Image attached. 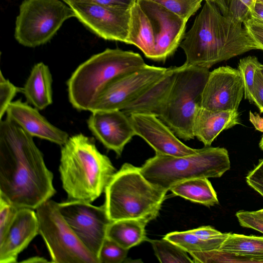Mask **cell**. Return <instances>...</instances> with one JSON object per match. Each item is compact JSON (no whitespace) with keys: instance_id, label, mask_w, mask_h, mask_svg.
Instances as JSON below:
<instances>
[{"instance_id":"7dc6e473","label":"cell","mask_w":263,"mask_h":263,"mask_svg":"<svg viewBox=\"0 0 263 263\" xmlns=\"http://www.w3.org/2000/svg\"><path fill=\"white\" fill-rule=\"evenodd\" d=\"M257 1H259V2H262V3H263V0H257Z\"/></svg>"},{"instance_id":"f546056e","label":"cell","mask_w":263,"mask_h":263,"mask_svg":"<svg viewBox=\"0 0 263 263\" xmlns=\"http://www.w3.org/2000/svg\"><path fill=\"white\" fill-rule=\"evenodd\" d=\"M128 250L114 241L106 238L100 249L98 259L100 263H121L124 262Z\"/></svg>"},{"instance_id":"1f68e13d","label":"cell","mask_w":263,"mask_h":263,"mask_svg":"<svg viewBox=\"0 0 263 263\" xmlns=\"http://www.w3.org/2000/svg\"><path fill=\"white\" fill-rule=\"evenodd\" d=\"M18 208L0 196V240L6 235Z\"/></svg>"},{"instance_id":"52a82bcc","label":"cell","mask_w":263,"mask_h":263,"mask_svg":"<svg viewBox=\"0 0 263 263\" xmlns=\"http://www.w3.org/2000/svg\"><path fill=\"white\" fill-rule=\"evenodd\" d=\"M175 79L158 118L177 137L184 140L195 138L193 125L201 107L202 94L209 69L183 65L175 67Z\"/></svg>"},{"instance_id":"6da1fadb","label":"cell","mask_w":263,"mask_h":263,"mask_svg":"<svg viewBox=\"0 0 263 263\" xmlns=\"http://www.w3.org/2000/svg\"><path fill=\"white\" fill-rule=\"evenodd\" d=\"M33 137L7 118L0 122V196L20 208L36 210L56 193Z\"/></svg>"},{"instance_id":"83f0119b","label":"cell","mask_w":263,"mask_h":263,"mask_svg":"<svg viewBox=\"0 0 263 263\" xmlns=\"http://www.w3.org/2000/svg\"><path fill=\"white\" fill-rule=\"evenodd\" d=\"M260 64L256 57L251 55L241 59L238 63V69L244 82L245 98L251 103H253L252 92L255 72Z\"/></svg>"},{"instance_id":"7402d4cb","label":"cell","mask_w":263,"mask_h":263,"mask_svg":"<svg viewBox=\"0 0 263 263\" xmlns=\"http://www.w3.org/2000/svg\"><path fill=\"white\" fill-rule=\"evenodd\" d=\"M126 44L140 49L145 57L154 60L155 33L152 22L136 2L130 9V20Z\"/></svg>"},{"instance_id":"f6af8a7d","label":"cell","mask_w":263,"mask_h":263,"mask_svg":"<svg viewBox=\"0 0 263 263\" xmlns=\"http://www.w3.org/2000/svg\"><path fill=\"white\" fill-rule=\"evenodd\" d=\"M259 147L263 151V135L259 142Z\"/></svg>"},{"instance_id":"8d00e7d4","label":"cell","mask_w":263,"mask_h":263,"mask_svg":"<svg viewBox=\"0 0 263 263\" xmlns=\"http://www.w3.org/2000/svg\"><path fill=\"white\" fill-rule=\"evenodd\" d=\"M252 98L253 103L263 112V76L258 68L255 72Z\"/></svg>"},{"instance_id":"ee69618b","label":"cell","mask_w":263,"mask_h":263,"mask_svg":"<svg viewBox=\"0 0 263 263\" xmlns=\"http://www.w3.org/2000/svg\"><path fill=\"white\" fill-rule=\"evenodd\" d=\"M255 213L263 219V209L255 211Z\"/></svg>"},{"instance_id":"ba28073f","label":"cell","mask_w":263,"mask_h":263,"mask_svg":"<svg viewBox=\"0 0 263 263\" xmlns=\"http://www.w3.org/2000/svg\"><path fill=\"white\" fill-rule=\"evenodd\" d=\"M39 234L54 263H100L82 243L60 212L58 203L45 202L36 209Z\"/></svg>"},{"instance_id":"bcb514c9","label":"cell","mask_w":263,"mask_h":263,"mask_svg":"<svg viewBox=\"0 0 263 263\" xmlns=\"http://www.w3.org/2000/svg\"><path fill=\"white\" fill-rule=\"evenodd\" d=\"M258 69L260 70V72L261 73L262 75L263 76V64H260L258 67Z\"/></svg>"},{"instance_id":"f35d334b","label":"cell","mask_w":263,"mask_h":263,"mask_svg":"<svg viewBox=\"0 0 263 263\" xmlns=\"http://www.w3.org/2000/svg\"><path fill=\"white\" fill-rule=\"evenodd\" d=\"M243 25L258 44L259 49L263 50V25L249 18L243 23Z\"/></svg>"},{"instance_id":"f1b7e54d","label":"cell","mask_w":263,"mask_h":263,"mask_svg":"<svg viewBox=\"0 0 263 263\" xmlns=\"http://www.w3.org/2000/svg\"><path fill=\"white\" fill-rule=\"evenodd\" d=\"M177 14L187 22L200 8L204 0H151Z\"/></svg>"},{"instance_id":"5b68a950","label":"cell","mask_w":263,"mask_h":263,"mask_svg":"<svg viewBox=\"0 0 263 263\" xmlns=\"http://www.w3.org/2000/svg\"><path fill=\"white\" fill-rule=\"evenodd\" d=\"M146 65L138 53L107 48L82 63L72 73L67 82L69 101L76 109L90 111L111 81Z\"/></svg>"},{"instance_id":"d4e9b609","label":"cell","mask_w":263,"mask_h":263,"mask_svg":"<svg viewBox=\"0 0 263 263\" xmlns=\"http://www.w3.org/2000/svg\"><path fill=\"white\" fill-rule=\"evenodd\" d=\"M219 250L263 262V236L230 233Z\"/></svg>"},{"instance_id":"d6a6232c","label":"cell","mask_w":263,"mask_h":263,"mask_svg":"<svg viewBox=\"0 0 263 263\" xmlns=\"http://www.w3.org/2000/svg\"><path fill=\"white\" fill-rule=\"evenodd\" d=\"M22 89L17 87L8 80L5 79L1 71L0 76V118L2 120L3 115L17 92Z\"/></svg>"},{"instance_id":"4fadbf2b","label":"cell","mask_w":263,"mask_h":263,"mask_svg":"<svg viewBox=\"0 0 263 263\" xmlns=\"http://www.w3.org/2000/svg\"><path fill=\"white\" fill-rule=\"evenodd\" d=\"M244 92L239 70L229 66H220L210 72L202 94L201 107L237 111Z\"/></svg>"},{"instance_id":"4316f807","label":"cell","mask_w":263,"mask_h":263,"mask_svg":"<svg viewBox=\"0 0 263 263\" xmlns=\"http://www.w3.org/2000/svg\"><path fill=\"white\" fill-rule=\"evenodd\" d=\"M147 241L151 243L155 254L160 262H194L185 251L167 239L163 238L158 240L148 238Z\"/></svg>"},{"instance_id":"7bdbcfd3","label":"cell","mask_w":263,"mask_h":263,"mask_svg":"<svg viewBox=\"0 0 263 263\" xmlns=\"http://www.w3.org/2000/svg\"><path fill=\"white\" fill-rule=\"evenodd\" d=\"M24 262H48L45 258L39 256L33 257L22 261Z\"/></svg>"},{"instance_id":"30bf717a","label":"cell","mask_w":263,"mask_h":263,"mask_svg":"<svg viewBox=\"0 0 263 263\" xmlns=\"http://www.w3.org/2000/svg\"><path fill=\"white\" fill-rule=\"evenodd\" d=\"M58 206L80 240L98 258L111 222L104 204L99 206L89 202L68 199L58 203Z\"/></svg>"},{"instance_id":"e575fe53","label":"cell","mask_w":263,"mask_h":263,"mask_svg":"<svg viewBox=\"0 0 263 263\" xmlns=\"http://www.w3.org/2000/svg\"><path fill=\"white\" fill-rule=\"evenodd\" d=\"M248 185L263 197V159L246 177Z\"/></svg>"},{"instance_id":"d6986e66","label":"cell","mask_w":263,"mask_h":263,"mask_svg":"<svg viewBox=\"0 0 263 263\" xmlns=\"http://www.w3.org/2000/svg\"><path fill=\"white\" fill-rule=\"evenodd\" d=\"M239 124L238 110H212L201 107L194 118L193 133L205 146H210L222 131Z\"/></svg>"},{"instance_id":"7c38bea8","label":"cell","mask_w":263,"mask_h":263,"mask_svg":"<svg viewBox=\"0 0 263 263\" xmlns=\"http://www.w3.org/2000/svg\"><path fill=\"white\" fill-rule=\"evenodd\" d=\"M77 17L99 36L126 43L130 20V9L111 7L86 2L68 4Z\"/></svg>"},{"instance_id":"b9f144b4","label":"cell","mask_w":263,"mask_h":263,"mask_svg":"<svg viewBox=\"0 0 263 263\" xmlns=\"http://www.w3.org/2000/svg\"><path fill=\"white\" fill-rule=\"evenodd\" d=\"M215 4L221 13L225 16H228V9L225 0H204Z\"/></svg>"},{"instance_id":"2e32d148","label":"cell","mask_w":263,"mask_h":263,"mask_svg":"<svg viewBox=\"0 0 263 263\" xmlns=\"http://www.w3.org/2000/svg\"><path fill=\"white\" fill-rule=\"evenodd\" d=\"M87 120L89 130L108 149L120 156L135 136L129 117L121 110H96Z\"/></svg>"},{"instance_id":"c3c4849f","label":"cell","mask_w":263,"mask_h":263,"mask_svg":"<svg viewBox=\"0 0 263 263\" xmlns=\"http://www.w3.org/2000/svg\"><path fill=\"white\" fill-rule=\"evenodd\" d=\"M256 22H257V21H256ZM258 23H259V22H258ZM260 23V24H262V25H263V23Z\"/></svg>"},{"instance_id":"ffe728a7","label":"cell","mask_w":263,"mask_h":263,"mask_svg":"<svg viewBox=\"0 0 263 263\" xmlns=\"http://www.w3.org/2000/svg\"><path fill=\"white\" fill-rule=\"evenodd\" d=\"M175 76V67L168 68L162 78L121 110L128 116L135 113H145L158 117L173 87Z\"/></svg>"},{"instance_id":"44dd1931","label":"cell","mask_w":263,"mask_h":263,"mask_svg":"<svg viewBox=\"0 0 263 263\" xmlns=\"http://www.w3.org/2000/svg\"><path fill=\"white\" fill-rule=\"evenodd\" d=\"M52 83L48 66L40 62L32 67L22 91L29 104L43 110L52 103Z\"/></svg>"},{"instance_id":"ac0fdd59","label":"cell","mask_w":263,"mask_h":263,"mask_svg":"<svg viewBox=\"0 0 263 263\" xmlns=\"http://www.w3.org/2000/svg\"><path fill=\"white\" fill-rule=\"evenodd\" d=\"M6 117L33 137L60 146L65 144L69 138L67 133L50 123L37 109L20 100L13 101L9 105L6 111Z\"/></svg>"},{"instance_id":"603a6c76","label":"cell","mask_w":263,"mask_h":263,"mask_svg":"<svg viewBox=\"0 0 263 263\" xmlns=\"http://www.w3.org/2000/svg\"><path fill=\"white\" fill-rule=\"evenodd\" d=\"M148 222L146 220L139 219L111 221L107 230L106 237L129 250L147 240L145 227Z\"/></svg>"},{"instance_id":"9c48e42d","label":"cell","mask_w":263,"mask_h":263,"mask_svg":"<svg viewBox=\"0 0 263 263\" xmlns=\"http://www.w3.org/2000/svg\"><path fill=\"white\" fill-rule=\"evenodd\" d=\"M73 17V10L62 0H24L16 18L15 39L28 47L43 45Z\"/></svg>"},{"instance_id":"836d02e7","label":"cell","mask_w":263,"mask_h":263,"mask_svg":"<svg viewBox=\"0 0 263 263\" xmlns=\"http://www.w3.org/2000/svg\"><path fill=\"white\" fill-rule=\"evenodd\" d=\"M236 216L242 227L263 233V219L255 211H239L236 213Z\"/></svg>"},{"instance_id":"7a4b0ae2","label":"cell","mask_w":263,"mask_h":263,"mask_svg":"<svg viewBox=\"0 0 263 263\" xmlns=\"http://www.w3.org/2000/svg\"><path fill=\"white\" fill-rule=\"evenodd\" d=\"M179 46L186 57L183 65L208 69L219 62L259 49L242 22L224 15L215 4L208 1H205Z\"/></svg>"},{"instance_id":"9a60e30c","label":"cell","mask_w":263,"mask_h":263,"mask_svg":"<svg viewBox=\"0 0 263 263\" xmlns=\"http://www.w3.org/2000/svg\"><path fill=\"white\" fill-rule=\"evenodd\" d=\"M128 117L135 135L147 143L156 154L180 157L199 151L184 144L167 125L154 115L135 113Z\"/></svg>"},{"instance_id":"d590c367","label":"cell","mask_w":263,"mask_h":263,"mask_svg":"<svg viewBox=\"0 0 263 263\" xmlns=\"http://www.w3.org/2000/svg\"><path fill=\"white\" fill-rule=\"evenodd\" d=\"M67 4L73 2L95 3L106 6L124 9H130L137 0H62Z\"/></svg>"},{"instance_id":"277c9868","label":"cell","mask_w":263,"mask_h":263,"mask_svg":"<svg viewBox=\"0 0 263 263\" xmlns=\"http://www.w3.org/2000/svg\"><path fill=\"white\" fill-rule=\"evenodd\" d=\"M167 191L148 181L140 167L125 163L107 184L104 205L111 221L139 219L149 222L158 216Z\"/></svg>"},{"instance_id":"e0dca14e","label":"cell","mask_w":263,"mask_h":263,"mask_svg":"<svg viewBox=\"0 0 263 263\" xmlns=\"http://www.w3.org/2000/svg\"><path fill=\"white\" fill-rule=\"evenodd\" d=\"M39 234L36 212L29 208L18 209L4 238L0 240V263H15L19 254Z\"/></svg>"},{"instance_id":"3957f363","label":"cell","mask_w":263,"mask_h":263,"mask_svg":"<svg viewBox=\"0 0 263 263\" xmlns=\"http://www.w3.org/2000/svg\"><path fill=\"white\" fill-rule=\"evenodd\" d=\"M59 171L68 199L92 202L100 196L117 172L93 141L79 134L62 146Z\"/></svg>"},{"instance_id":"5bb4252c","label":"cell","mask_w":263,"mask_h":263,"mask_svg":"<svg viewBox=\"0 0 263 263\" xmlns=\"http://www.w3.org/2000/svg\"><path fill=\"white\" fill-rule=\"evenodd\" d=\"M150 18L155 33L154 60L164 61L176 51L185 34L187 21L151 0H137Z\"/></svg>"},{"instance_id":"ab89813d","label":"cell","mask_w":263,"mask_h":263,"mask_svg":"<svg viewBox=\"0 0 263 263\" xmlns=\"http://www.w3.org/2000/svg\"><path fill=\"white\" fill-rule=\"evenodd\" d=\"M250 18L263 23V3L256 1L254 6L253 13Z\"/></svg>"},{"instance_id":"4dcf8cb0","label":"cell","mask_w":263,"mask_h":263,"mask_svg":"<svg viewBox=\"0 0 263 263\" xmlns=\"http://www.w3.org/2000/svg\"><path fill=\"white\" fill-rule=\"evenodd\" d=\"M256 1L225 0L228 9V16L244 23L252 15Z\"/></svg>"},{"instance_id":"60d3db41","label":"cell","mask_w":263,"mask_h":263,"mask_svg":"<svg viewBox=\"0 0 263 263\" xmlns=\"http://www.w3.org/2000/svg\"><path fill=\"white\" fill-rule=\"evenodd\" d=\"M249 118L250 122L255 127L256 130L263 132V117L257 114H254L250 111Z\"/></svg>"},{"instance_id":"8fae6325","label":"cell","mask_w":263,"mask_h":263,"mask_svg":"<svg viewBox=\"0 0 263 263\" xmlns=\"http://www.w3.org/2000/svg\"><path fill=\"white\" fill-rule=\"evenodd\" d=\"M167 68L146 65L120 76L105 88L90 112L123 110L162 78Z\"/></svg>"},{"instance_id":"484cf974","label":"cell","mask_w":263,"mask_h":263,"mask_svg":"<svg viewBox=\"0 0 263 263\" xmlns=\"http://www.w3.org/2000/svg\"><path fill=\"white\" fill-rule=\"evenodd\" d=\"M163 238L178 245L189 253L219 250L226 239H205L192 233L189 230L169 233Z\"/></svg>"},{"instance_id":"74e56055","label":"cell","mask_w":263,"mask_h":263,"mask_svg":"<svg viewBox=\"0 0 263 263\" xmlns=\"http://www.w3.org/2000/svg\"><path fill=\"white\" fill-rule=\"evenodd\" d=\"M189 231L199 237L209 240L226 239L230 234V233H221L209 226L200 227L196 229L190 230Z\"/></svg>"},{"instance_id":"8992f818","label":"cell","mask_w":263,"mask_h":263,"mask_svg":"<svg viewBox=\"0 0 263 263\" xmlns=\"http://www.w3.org/2000/svg\"><path fill=\"white\" fill-rule=\"evenodd\" d=\"M230 167L226 148L205 146L195 154L184 156L156 154L140 168L148 181L168 191L186 180L220 177Z\"/></svg>"},{"instance_id":"cb8c5ba5","label":"cell","mask_w":263,"mask_h":263,"mask_svg":"<svg viewBox=\"0 0 263 263\" xmlns=\"http://www.w3.org/2000/svg\"><path fill=\"white\" fill-rule=\"evenodd\" d=\"M174 195L207 206L219 203L215 191L208 178H196L177 183L170 189Z\"/></svg>"}]
</instances>
